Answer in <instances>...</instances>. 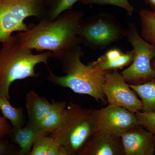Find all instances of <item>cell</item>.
I'll use <instances>...</instances> for the list:
<instances>
[{
  "label": "cell",
  "mask_w": 155,
  "mask_h": 155,
  "mask_svg": "<svg viewBox=\"0 0 155 155\" xmlns=\"http://www.w3.org/2000/svg\"><path fill=\"white\" fill-rule=\"evenodd\" d=\"M0 110L3 117L11 121L13 127L19 128L26 123L23 109L14 107L10 104V101L2 96H0Z\"/></svg>",
  "instance_id": "17"
},
{
  "label": "cell",
  "mask_w": 155,
  "mask_h": 155,
  "mask_svg": "<svg viewBox=\"0 0 155 155\" xmlns=\"http://www.w3.org/2000/svg\"><path fill=\"white\" fill-rule=\"evenodd\" d=\"M125 38L132 45L134 57L132 63L121 72L129 84H137L155 78L151 62L155 57V45L145 40L132 22L125 28Z\"/></svg>",
  "instance_id": "7"
},
{
  "label": "cell",
  "mask_w": 155,
  "mask_h": 155,
  "mask_svg": "<svg viewBox=\"0 0 155 155\" xmlns=\"http://www.w3.org/2000/svg\"><path fill=\"white\" fill-rule=\"evenodd\" d=\"M80 0H49L45 19L54 21L62 13L72 9V6Z\"/></svg>",
  "instance_id": "19"
},
{
  "label": "cell",
  "mask_w": 155,
  "mask_h": 155,
  "mask_svg": "<svg viewBox=\"0 0 155 155\" xmlns=\"http://www.w3.org/2000/svg\"><path fill=\"white\" fill-rule=\"evenodd\" d=\"M121 50L118 48H112L108 51L104 55H103L106 59L107 60H116L120 58L123 54Z\"/></svg>",
  "instance_id": "25"
},
{
  "label": "cell",
  "mask_w": 155,
  "mask_h": 155,
  "mask_svg": "<svg viewBox=\"0 0 155 155\" xmlns=\"http://www.w3.org/2000/svg\"><path fill=\"white\" fill-rule=\"evenodd\" d=\"M80 2L86 5H110L116 6L125 10L129 16H132L134 12V7L130 4L128 0H80Z\"/></svg>",
  "instance_id": "20"
},
{
  "label": "cell",
  "mask_w": 155,
  "mask_h": 155,
  "mask_svg": "<svg viewBox=\"0 0 155 155\" xmlns=\"http://www.w3.org/2000/svg\"><path fill=\"white\" fill-rule=\"evenodd\" d=\"M67 116L61 130L50 136L64 147L69 155H80L87 142L97 130L92 109H85L70 103Z\"/></svg>",
  "instance_id": "4"
},
{
  "label": "cell",
  "mask_w": 155,
  "mask_h": 155,
  "mask_svg": "<svg viewBox=\"0 0 155 155\" xmlns=\"http://www.w3.org/2000/svg\"><path fill=\"white\" fill-rule=\"evenodd\" d=\"M141 21V36L145 40L155 45V12L142 9L139 12Z\"/></svg>",
  "instance_id": "18"
},
{
  "label": "cell",
  "mask_w": 155,
  "mask_h": 155,
  "mask_svg": "<svg viewBox=\"0 0 155 155\" xmlns=\"http://www.w3.org/2000/svg\"><path fill=\"white\" fill-rule=\"evenodd\" d=\"M43 134L36 125L27 121L22 127L11 128L8 137L19 147V155H29L35 142Z\"/></svg>",
  "instance_id": "12"
},
{
  "label": "cell",
  "mask_w": 155,
  "mask_h": 155,
  "mask_svg": "<svg viewBox=\"0 0 155 155\" xmlns=\"http://www.w3.org/2000/svg\"><path fill=\"white\" fill-rule=\"evenodd\" d=\"M11 128L5 118L0 115V140L8 136Z\"/></svg>",
  "instance_id": "24"
},
{
  "label": "cell",
  "mask_w": 155,
  "mask_h": 155,
  "mask_svg": "<svg viewBox=\"0 0 155 155\" xmlns=\"http://www.w3.org/2000/svg\"><path fill=\"white\" fill-rule=\"evenodd\" d=\"M80 155H125L121 137L97 130L90 139Z\"/></svg>",
  "instance_id": "11"
},
{
  "label": "cell",
  "mask_w": 155,
  "mask_h": 155,
  "mask_svg": "<svg viewBox=\"0 0 155 155\" xmlns=\"http://www.w3.org/2000/svg\"><path fill=\"white\" fill-rule=\"evenodd\" d=\"M54 141L49 135H41L35 142L29 155H47Z\"/></svg>",
  "instance_id": "21"
},
{
  "label": "cell",
  "mask_w": 155,
  "mask_h": 155,
  "mask_svg": "<svg viewBox=\"0 0 155 155\" xmlns=\"http://www.w3.org/2000/svg\"><path fill=\"white\" fill-rule=\"evenodd\" d=\"M51 104L48 114L36 126L41 133L46 135L54 134L61 130L67 116V105L65 102L53 100Z\"/></svg>",
  "instance_id": "13"
},
{
  "label": "cell",
  "mask_w": 155,
  "mask_h": 155,
  "mask_svg": "<svg viewBox=\"0 0 155 155\" xmlns=\"http://www.w3.org/2000/svg\"><path fill=\"white\" fill-rule=\"evenodd\" d=\"M20 148L9 139L0 140V155H19Z\"/></svg>",
  "instance_id": "23"
},
{
  "label": "cell",
  "mask_w": 155,
  "mask_h": 155,
  "mask_svg": "<svg viewBox=\"0 0 155 155\" xmlns=\"http://www.w3.org/2000/svg\"><path fill=\"white\" fill-rule=\"evenodd\" d=\"M78 38L92 50H102L125 38V28L114 15L101 13L81 19Z\"/></svg>",
  "instance_id": "5"
},
{
  "label": "cell",
  "mask_w": 155,
  "mask_h": 155,
  "mask_svg": "<svg viewBox=\"0 0 155 155\" xmlns=\"http://www.w3.org/2000/svg\"><path fill=\"white\" fill-rule=\"evenodd\" d=\"M0 48V96L11 100L9 89L15 81L29 77L37 78V64L48 65V59L52 57L50 51L34 54L32 50L22 47L17 34L1 42Z\"/></svg>",
  "instance_id": "3"
},
{
  "label": "cell",
  "mask_w": 155,
  "mask_h": 155,
  "mask_svg": "<svg viewBox=\"0 0 155 155\" xmlns=\"http://www.w3.org/2000/svg\"><path fill=\"white\" fill-rule=\"evenodd\" d=\"M145 2L155 12V0H145Z\"/></svg>",
  "instance_id": "26"
},
{
  "label": "cell",
  "mask_w": 155,
  "mask_h": 155,
  "mask_svg": "<svg viewBox=\"0 0 155 155\" xmlns=\"http://www.w3.org/2000/svg\"><path fill=\"white\" fill-rule=\"evenodd\" d=\"M138 125L152 134L155 137V113L138 111L134 113Z\"/></svg>",
  "instance_id": "22"
},
{
  "label": "cell",
  "mask_w": 155,
  "mask_h": 155,
  "mask_svg": "<svg viewBox=\"0 0 155 155\" xmlns=\"http://www.w3.org/2000/svg\"><path fill=\"white\" fill-rule=\"evenodd\" d=\"M49 0H0V42L15 31H25L29 25L24 23L27 17L39 20L46 16Z\"/></svg>",
  "instance_id": "6"
},
{
  "label": "cell",
  "mask_w": 155,
  "mask_h": 155,
  "mask_svg": "<svg viewBox=\"0 0 155 155\" xmlns=\"http://www.w3.org/2000/svg\"><path fill=\"white\" fill-rule=\"evenodd\" d=\"M134 57V50L124 53L120 58L116 60H107L102 55L91 64L95 69L102 72L117 70L129 66L132 63Z\"/></svg>",
  "instance_id": "16"
},
{
  "label": "cell",
  "mask_w": 155,
  "mask_h": 155,
  "mask_svg": "<svg viewBox=\"0 0 155 155\" xmlns=\"http://www.w3.org/2000/svg\"><path fill=\"white\" fill-rule=\"evenodd\" d=\"M140 98L142 110L155 113V78L137 84H129Z\"/></svg>",
  "instance_id": "15"
},
{
  "label": "cell",
  "mask_w": 155,
  "mask_h": 155,
  "mask_svg": "<svg viewBox=\"0 0 155 155\" xmlns=\"http://www.w3.org/2000/svg\"><path fill=\"white\" fill-rule=\"evenodd\" d=\"M84 53L80 45L67 50L57 58L65 75L57 76L48 69L47 79L55 85L70 88L75 93L90 96L105 104L102 86L107 72L95 69L91 63L84 65L81 61Z\"/></svg>",
  "instance_id": "2"
},
{
  "label": "cell",
  "mask_w": 155,
  "mask_h": 155,
  "mask_svg": "<svg viewBox=\"0 0 155 155\" xmlns=\"http://www.w3.org/2000/svg\"><path fill=\"white\" fill-rule=\"evenodd\" d=\"M97 130L121 137L122 134L138 125L134 113L118 106H109L100 109H92Z\"/></svg>",
  "instance_id": "9"
},
{
  "label": "cell",
  "mask_w": 155,
  "mask_h": 155,
  "mask_svg": "<svg viewBox=\"0 0 155 155\" xmlns=\"http://www.w3.org/2000/svg\"><path fill=\"white\" fill-rule=\"evenodd\" d=\"M152 67L155 70V57L153 59L151 62Z\"/></svg>",
  "instance_id": "27"
},
{
  "label": "cell",
  "mask_w": 155,
  "mask_h": 155,
  "mask_svg": "<svg viewBox=\"0 0 155 155\" xmlns=\"http://www.w3.org/2000/svg\"><path fill=\"white\" fill-rule=\"evenodd\" d=\"M83 13L72 9L62 13L54 21L44 19L38 24H29V29L17 35L21 46L37 51H50L52 58L80 45L78 31Z\"/></svg>",
  "instance_id": "1"
},
{
  "label": "cell",
  "mask_w": 155,
  "mask_h": 155,
  "mask_svg": "<svg viewBox=\"0 0 155 155\" xmlns=\"http://www.w3.org/2000/svg\"><path fill=\"white\" fill-rule=\"evenodd\" d=\"M28 122L37 125L48 115L52 104L47 99L39 96L33 91H29L25 97Z\"/></svg>",
  "instance_id": "14"
},
{
  "label": "cell",
  "mask_w": 155,
  "mask_h": 155,
  "mask_svg": "<svg viewBox=\"0 0 155 155\" xmlns=\"http://www.w3.org/2000/svg\"><path fill=\"white\" fill-rule=\"evenodd\" d=\"M102 91L108 105L122 107L133 113L142 110L141 101L136 93L117 70L106 72Z\"/></svg>",
  "instance_id": "8"
},
{
  "label": "cell",
  "mask_w": 155,
  "mask_h": 155,
  "mask_svg": "<svg viewBox=\"0 0 155 155\" xmlns=\"http://www.w3.org/2000/svg\"><path fill=\"white\" fill-rule=\"evenodd\" d=\"M125 155H153L155 137L141 125H137L121 136Z\"/></svg>",
  "instance_id": "10"
}]
</instances>
